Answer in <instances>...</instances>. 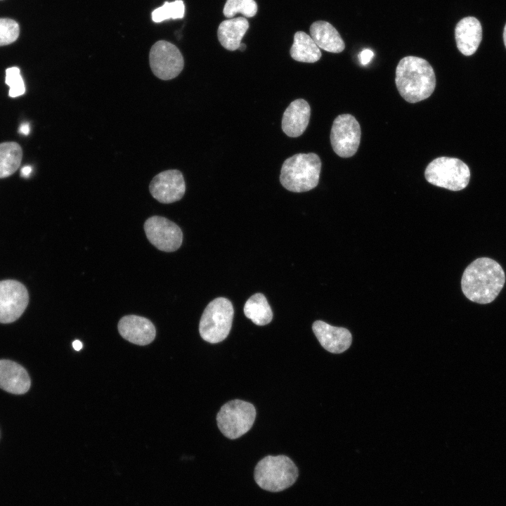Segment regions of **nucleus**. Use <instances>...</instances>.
Returning <instances> with one entry per match:
<instances>
[{
  "mask_svg": "<svg viewBox=\"0 0 506 506\" xmlns=\"http://www.w3.org/2000/svg\"><path fill=\"white\" fill-rule=\"evenodd\" d=\"M505 283V274L502 266L491 258L480 257L464 271L461 287L468 299L486 304L495 300Z\"/></svg>",
  "mask_w": 506,
  "mask_h": 506,
  "instance_id": "f257e3e1",
  "label": "nucleus"
},
{
  "mask_svg": "<svg viewBox=\"0 0 506 506\" xmlns=\"http://www.w3.org/2000/svg\"><path fill=\"white\" fill-rule=\"evenodd\" d=\"M395 82L403 98L408 103H415L427 99L432 94L436 86V76L427 60L409 56L403 58L398 63Z\"/></svg>",
  "mask_w": 506,
  "mask_h": 506,
  "instance_id": "f03ea898",
  "label": "nucleus"
},
{
  "mask_svg": "<svg viewBox=\"0 0 506 506\" xmlns=\"http://www.w3.org/2000/svg\"><path fill=\"white\" fill-rule=\"evenodd\" d=\"M320 170L321 161L318 155L313 153H298L284 161L280 181L290 191H309L317 186Z\"/></svg>",
  "mask_w": 506,
  "mask_h": 506,
  "instance_id": "7ed1b4c3",
  "label": "nucleus"
},
{
  "mask_svg": "<svg viewBox=\"0 0 506 506\" xmlns=\"http://www.w3.org/2000/svg\"><path fill=\"white\" fill-rule=\"evenodd\" d=\"M298 469L287 456L268 455L259 461L254 469V480L259 487L270 491L280 492L294 484Z\"/></svg>",
  "mask_w": 506,
  "mask_h": 506,
  "instance_id": "20e7f679",
  "label": "nucleus"
},
{
  "mask_svg": "<svg viewBox=\"0 0 506 506\" xmlns=\"http://www.w3.org/2000/svg\"><path fill=\"white\" fill-rule=\"evenodd\" d=\"M233 315V304L228 299L218 297L210 301L200 320L201 337L211 344L224 340L231 331Z\"/></svg>",
  "mask_w": 506,
  "mask_h": 506,
  "instance_id": "39448f33",
  "label": "nucleus"
},
{
  "mask_svg": "<svg viewBox=\"0 0 506 506\" xmlns=\"http://www.w3.org/2000/svg\"><path fill=\"white\" fill-rule=\"evenodd\" d=\"M424 176L434 186L458 191L468 185L470 171L468 166L458 158L439 157L427 165Z\"/></svg>",
  "mask_w": 506,
  "mask_h": 506,
  "instance_id": "423d86ee",
  "label": "nucleus"
},
{
  "mask_svg": "<svg viewBox=\"0 0 506 506\" xmlns=\"http://www.w3.org/2000/svg\"><path fill=\"white\" fill-rule=\"evenodd\" d=\"M255 417L256 410L252 403L235 399L221 406L216 415V422L226 437L235 439L251 429Z\"/></svg>",
  "mask_w": 506,
  "mask_h": 506,
  "instance_id": "0eeeda50",
  "label": "nucleus"
},
{
  "mask_svg": "<svg viewBox=\"0 0 506 506\" xmlns=\"http://www.w3.org/2000/svg\"><path fill=\"white\" fill-rule=\"evenodd\" d=\"M149 61L153 74L165 81L176 77L184 66L183 57L179 49L165 40L157 41L153 45Z\"/></svg>",
  "mask_w": 506,
  "mask_h": 506,
  "instance_id": "6e6552de",
  "label": "nucleus"
},
{
  "mask_svg": "<svg viewBox=\"0 0 506 506\" xmlns=\"http://www.w3.org/2000/svg\"><path fill=\"white\" fill-rule=\"evenodd\" d=\"M361 126L350 114L337 116L332 124L330 143L335 153L341 157H350L356 154L361 141Z\"/></svg>",
  "mask_w": 506,
  "mask_h": 506,
  "instance_id": "1a4fd4ad",
  "label": "nucleus"
},
{
  "mask_svg": "<svg viewBox=\"0 0 506 506\" xmlns=\"http://www.w3.org/2000/svg\"><path fill=\"white\" fill-rule=\"evenodd\" d=\"M144 231L149 242L159 250L174 252L182 244L181 228L164 217L153 216L148 218L145 221Z\"/></svg>",
  "mask_w": 506,
  "mask_h": 506,
  "instance_id": "9d476101",
  "label": "nucleus"
},
{
  "mask_svg": "<svg viewBox=\"0 0 506 506\" xmlns=\"http://www.w3.org/2000/svg\"><path fill=\"white\" fill-rule=\"evenodd\" d=\"M29 301L25 287L18 281H0V323L16 320L24 312Z\"/></svg>",
  "mask_w": 506,
  "mask_h": 506,
  "instance_id": "9b49d317",
  "label": "nucleus"
},
{
  "mask_svg": "<svg viewBox=\"0 0 506 506\" xmlns=\"http://www.w3.org/2000/svg\"><path fill=\"white\" fill-rule=\"evenodd\" d=\"M149 190L152 196L161 203L169 204L179 201L186 192L183 176L177 169L162 171L152 179Z\"/></svg>",
  "mask_w": 506,
  "mask_h": 506,
  "instance_id": "f8f14e48",
  "label": "nucleus"
},
{
  "mask_svg": "<svg viewBox=\"0 0 506 506\" xmlns=\"http://www.w3.org/2000/svg\"><path fill=\"white\" fill-rule=\"evenodd\" d=\"M117 328L124 339L141 346L151 343L156 335L153 323L148 318L136 315L122 317L118 323Z\"/></svg>",
  "mask_w": 506,
  "mask_h": 506,
  "instance_id": "ddd939ff",
  "label": "nucleus"
},
{
  "mask_svg": "<svg viewBox=\"0 0 506 506\" xmlns=\"http://www.w3.org/2000/svg\"><path fill=\"white\" fill-rule=\"evenodd\" d=\"M312 330L321 346L327 351L340 353L350 346L351 332L344 327H335L323 320H316Z\"/></svg>",
  "mask_w": 506,
  "mask_h": 506,
  "instance_id": "4468645a",
  "label": "nucleus"
},
{
  "mask_svg": "<svg viewBox=\"0 0 506 506\" xmlns=\"http://www.w3.org/2000/svg\"><path fill=\"white\" fill-rule=\"evenodd\" d=\"M311 108L304 99L293 100L285 110L282 118V129L288 136L295 138L306 130L310 119Z\"/></svg>",
  "mask_w": 506,
  "mask_h": 506,
  "instance_id": "2eb2a0df",
  "label": "nucleus"
},
{
  "mask_svg": "<svg viewBox=\"0 0 506 506\" xmlns=\"http://www.w3.org/2000/svg\"><path fill=\"white\" fill-rule=\"evenodd\" d=\"M455 38L460 52L469 56L477 50L482 39V27L474 17L461 19L455 28Z\"/></svg>",
  "mask_w": 506,
  "mask_h": 506,
  "instance_id": "dca6fc26",
  "label": "nucleus"
},
{
  "mask_svg": "<svg viewBox=\"0 0 506 506\" xmlns=\"http://www.w3.org/2000/svg\"><path fill=\"white\" fill-rule=\"evenodd\" d=\"M31 381L26 370L9 360H0V388L14 394H22L30 387Z\"/></svg>",
  "mask_w": 506,
  "mask_h": 506,
  "instance_id": "f3484780",
  "label": "nucleus"
},
{
  "mask_svg": "<svg viewBox=\"0 0 506 506\" xmlns=\"http://www.w3.org/2000/svg\"><path fill=\"white\" fill-rule=\"evenodd\" d=\"M310 36L320 48L331 53H341L344 42L337 30L328 22L318 20L310 27Z\"/></svg>",
  "mask_w": 506,
  "mask_h": 506,
  "instance_id": "a211bd4d",
  "label": "nucleus"
},
{
  "mask_svg": "<svg viewBox=\"0 0 506 506\" xmlns=\"http://www.w3.org/2000/svg\"><path fill=\"white\" fill-rule=\"evenodd\" d=\"M248 28L249 22L243 17L223 20L219 25L217 31L219 41L226 49L237 50Z\"/></svg>",
  "mask_w": 506,
  "mask_h": 506,
  "instance_id": "6ab92c4d",
  "label": "nucleus"
},
{
  "mask_svg": "<svg viewBox=\"0 0 506 506\" xmlns=\"http://www.w3.org/2000/svg\"><path fill=\"white\" fill-rule=\"evenodd\" d=\"M291 57L299 62L315 63L321 58L320 48L308 34L299 31L294 34L290 51Z\"/></svg>",
  "mask_w": 506,
  "mask_h": 506,
  "instance_id": "aec40b11",
  "label": "nucleus"
},
{
  "mask_svg": "<svg viewBox=\"0 0 506 506\" xmlns=\"http://www.w3.org/2000/svg\"><path fill=\"white\" fill-rule=\"evenodd\" d=\"M244 313L257 325L268 324L273 319V312L265 296L256 293L251 296L244 306Z\"/></svg>",
  "mask_w": 506,
  "mask_h": 506,
  "instance_id": "412c9836",
  "label": "nucleus"
},
{
  "mask_svg": "<svg viewBox=\"0 0 506 506\" xmlns=\"http://www.w3.org/2000/svg\"><path fill=\"white\" fill-rule=\"evenodd\" d=\"M22 151L15 142L0 143V178L13 174L20 167Z\"/></svg>",
  "mask_w": 506,
  "mask_h": 506,
  "instance_id": "4be33fe9",
  "label": "nucleus"
},
{
  "mask_svg": "<svg viewBox=\"0 0 506 506\" xmlns=\"http://www.w3.org/2000/svg\"><path fill=\"white\" fill-rule=\"evenodd\" d=\"M185 14V5L182 0L172 2L166 1L162 6L152 12V20L160 22L168 19L183 18Z\"/></svg>",
  "mask_w": 506,
  "mask_h": 506,
  "instance_id": "5701e85b",
  "label": "nucleus"
},
{
  "mask_svg": "<svg viewBox=\"0 0 506 506\" xmlns=\"http://www.w3.org/2000/svg\"><path fill=\"white\" fill-rule=\"evenodd\" d=\"M257 8L254 0H227L223 13L227 18L233 17L238 13L245 17L252 18L256 15Z\"/></svg>",
  "mask_w": 506,
  "mask_h": 506,
  "instance_id": "b1692460",
  "label": "nucleus"
},
{
  "mask_svg": "<svg viewBox=\"0 0 506 506\" xmlns=\"http://www.w3.org/2000/svg\"><path fill=\"white\" fill-rule=\"evenodd\" d=\"M6 84L9 86V96L15 98L24 94L25 84L18 67H8L6 70Z\"/></svg>",
  "mask_w": 506,
  "mask_h": 506,
  "instance_id": "393cba45",
  "label": "nucleus"
},
{
  "mask_svg": "<svg viewBox=\"0 0 506 506\" xmlns=\"http://www.w3.org/2000/svg\"><path fill=\"white\" fill-rule=\"evenodd\" d=\"M19 33L20 28L16 21L10 18H0V46L16 41Z\"/></svg>",
  "mask_w": 506,
  "mask_h": 506,
  "instance_id": "a878e982",
  "label": "nucleus"
},
{
  "mask_svg": "<svg viewBox=\"0 0 506 506\" xmlns=\"http://www.w3.org/2000/svg\"><path fill=\"white\" fill-rule=\"evenodd\" d=\"M374 56L373 52L370 49H364L359 54L361 63L363 65H367Z\"/></svg>",
  "mask_w": 506,
  "mask_h": 506,
  "instance_id": "bb28decb",
  "label": "nucleus"
},
{
  "mask_svg": "<svg viewBox=\"0 0 506 506\" xmlns=\"http://www.w3.org/2000/svg\"><path fill=\"white\" fill-rule=\"evenodd\" d=\"M19 132L24 135H27L30 133V126L28 123L22 124L19 128Z\"/></svg>",
  "mask_w": 506,
  "mask_h": 506,
  "instance_id": "cd10ccee",
  "label": "nucleus"
},
{
  "mask_svg": "<svg viewBox=\"0 0 506 506\" xmlns=\"http://www.w3.org/2000/svg\"><path fill=\"white\" fill-rule=\"evenodd\" d=\"M32 171V168L30 166H25L21 169V175L24 177H27Z\"/></svg>",
  "mask_w": 506,
  "mask_h": 506,
  "instance_id": "c85d7f7f",
  "label": "nucleus"
},
{
  "mask_svg": "<svg viewBox=\"0 0 506 506\" xmlns=\"http://www.w3.org/2000/svg\"><path fill=\"white\" fill-rule=\"evenodd\" d=\"M72 346L76 351H79L82 349L83 345L82 343L79 340H74L72 342Z\"/></svg>",
  "mask_w": 506,
  "mask_h": 506,
  "instance_id": "c756f323",
  "label": "nucleus"
},
{
  "mask_svg": "<svg viewBox=\"0 0 506 506\" xmlns=\"http://www.w3.org/2000/svg\"><path fill=\"white\" fill-rule=\"evenodd\" d=\"M503 41H504V44H505V48H506V24H505L504 31H503Z\"/></svg>",
  "mask_w": 506,
  "mask_h": 506,
  "instance_id": "7c9ffc66",
  "label": "nucleus"
},
{
  "mask_svg": "<svg viewBox=\"0 0 506 506\" xmlns=\"http://www.w3.org/2000/svg\"><path fill=\"white\" fill-rule=\"evenodd\" d=\"M246 48V45L245 44H240L239 48L240 51H244Z\"/></svg>",
  "mask_w": 506,
  "mask_h": 506,
  "instance_id": "2f4dec72",
  "label": "nucleus"
}]
</instances>
